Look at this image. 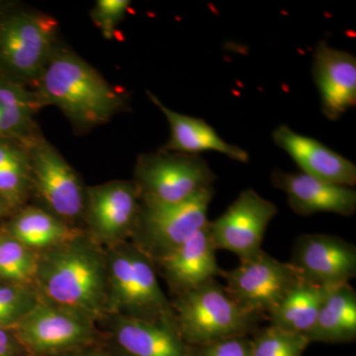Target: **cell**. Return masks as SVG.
Listing matches in <instances>:
<instances>
[{
	"mask_svg": "<svg viewBox=\"0 0 356 356\" xmlns=\"http://www.w3.org/2000/svg\"><path fill=\"white\" fill-rule=\"evenodd\" d=\"M129 0H98L91 11V19L107 39L114 37L115 29L127 13Z\"/></svg>",
	"mask_w": 356,
	"mask_h": 356,
	"instance_id": "cell-27",
	"label": "cell"
},
{
	"mask_svg": "<svg viewBox=\"0 0 356 356\" xmlns=\"http://www.w3.org/2000/svg\"><path fill=\"white\" fill-rule=\"evenodd\" d=\"M225 289L242 308L267 316L284 299L299 281V273L289 264L281 262L261 250L229 271H222Z\"/></svg>",
	"mask_w": 356,
	"mask_h": 356,
	"instance_id": "cell-10",
	"label": "cell"
},
{
	"mask_svg": "<svg viewBox=\"0 0 356 356\" xmlns=\"http://www.w3.org/2000/svg\"><path fill=\"white\" fill-rule=\"evenodd\" d=\"M42 105H55L79 128L105 123L124 106V98L76 54L54 49L37 79Z\"/></svg>",
	"mask_w": 356,
	"mask_h": 356,
	"instance_id": "cell-2",
	"label": "cell"
},
{
	"mask_svg": "<svg viewBox=\"0 0 356 356\" xmlns=\"http://www.w3.org/2000/svg\"><path fill=\"white\" fill-rule=\"evenodd\" d=\"M13 330L30 356H55L102 343L92 318L41 300Z\"/></svg>",
	"mask_w": 356,
	"mask_h": 356,
	"instance_id": "cell-7",
	"label": "cell"
},
{
	"mask_svg": "<svg viewBox=\"0 0 356 356\" xmlns=\"http://www.w3.org/2000/svg\"><path fill=\"white\" fill-rule=\"evenodd\" d=\"M135 178L140 202L172 205L213 187L217 175L199 154L161 153L140 156Z\"/></svg>",
	"mask_w": 356,
	"mask_h": 356,
	"instance_id": "cell-6",
	"label": "cell"
},
{
	"mask_svg": "<svg viewBox=\"0 0 356 356\" xmlns=\"http://www.w3.org/2000/svg\"><path fill=\"white\" fill-rule=\"evenodd\" d=\"M32 110L0 107V140L24 138L32 124Z\"/></svg>",
	"mask_w": 356,
	"mask_h": 356,
	"instance_id": "cell-28",
	"label": "cell"
},
{
	"mask_svg": "<svg viewBox=\"0 0 356 356\" xmlns=\"http://www.w3.org/2000/svg\"><path fill=\"white\" fill-rule=\"evenodd\" d=\"M84 229L103 248L130 240L140 207L139 187L135 181H112L86 191Z\"/></svg>",
	"mask_w": 356,
	"mask_h": 356,
	"instance_id": "cell-12",
	"label": "cell"
},
{
	"mask_svg": "<svg viewBox=\"0 0 356 356\" xmlns=\"http://www.w3.org/2000/svg\"><path fill=\"white\" fill-rule=\"evenodd\" d=\"M330 289L305 280L299 281L267 316L269 325L305 336L315 324Z\"/></svg>",
	"mask_w": 356,
	"mask_h": 356,
	"instance_id": "cell-22",
	"label": "cell"
},
{
	"mask_svg": "<svg viewBox=\"0 0 356 356\" xmlns=\"http://www.w3.org/2000/svg\"><path fill=\"white\" fill-rule=\"evenodd\" d=\"M310 341L305 336L269 325L250 336L252 356H303Z\"/></svg>",
	"mask_w": 356,
	"mask_h": 356,
	"instance_id": "cell-24",
	"label": "cell"
},
{
	"mask_svg": "<svg viewBox=\"0 0 356 356\" xmlns=\"http://www.w3.org/2000/svg\"><path fill=\"white\" fill-rule=\"evenodd\" d=\"M273 140L276 146L291 156L302 173L343 186L356 184L355 163L323 143L296 133L284 124L273 131Z\"/></svg>",
	"mask_w": 356,
	"mask_h": 356,
	"instance_id": "cell-18",
	"label": "cell"
},
{
	"mask_svg": "<svg viewBox=\"0 0 356 356\" xmlns=\"http://www.w3.org/2000/svg\"><path fill=\"white\" fill-rule=\"evenodd\" d=\"M4 210H6V204L2 202L1 200H0V212L3 213Z\"/></svg>",
	"mask_w": 356,
	"mask_h": 356,
	"instance_id": "cell-32",
	"label": "cell"
},
{
	"mask_svg": "<svg viewBox=\"0 0 356 356\" xmlns=\"http://www.w3.org/2000/svg\"><path fill=\"white\" fill-rule=\"evenodd\" d=\"M214 194V187H210L172 205L140 202L129 241L152 261L163 259L208 224V210Z\"/></svg>",
	"mask_w": 356,
	"mask_h": 356,
	"instance_id": "cell-5",
	"label": "cell"
},
{
	"mask_svg": "<svg viewBox=\"0 0 356 356\" xmlns=\"http://www.w3.org/2000/svg\"><path fill=\"white\" fill-rule=\"evenodd\" d=\"M58 22L41 13H14L0 17V70L17 81H37L54 51Z\"/></svg>",
	"mask_w": 356,
	"mask_h": 356,
	"instance_id": "cell-8",
	"label": "cell"
},
{
	"mask_svg": "<svg viewBox=\"0 0 356 356\" xmlns=\"http://www.w3.org/2000/svg\"><path fill=\"white\" fill-rule=\"evenodd\" d=\"M4 234H6V231H4V229H0V238H1L2 236H4Z\"/></svg>",
	"mask_w": 356,
	"mask_h": 356,
	"instance_id": "cell-33",
	"label": "cell"
},
{
	"mask_svg": "<svg viewBox=\"0 0 356 356\" xmlns=\"http://www.w3.org/2000/svg\"><path fill=\"white\" fill-rule=\"evenodd\" d=\"M105 248L107 317L156 322L175 317L170 299L159 286L154 262L130 241Z\"/></svg>",
	"mask_w": 356,
	"mask_h": 356,
	"instance_id": "cell-3",
	"label": "cell"
},
{
	"mask_svg": "<svg viewBox=\"0 0 356 356\" xmlns=\"http://www.w3.org/2000/svg\"><path fill=\"white\" fill-rule=\"evenodd\" d=\"M289 264L302 280L325 288L339 286L356 276V247L341 236L304 234L293 245Z\"/></svg>",
	"mask_w": 356,
	"mask_h": 356,
	"instance_id": "cell-14",
	"label": "cell"
},
{
	"mask_svg": "<svg viewBox=\"0 0 356 356\" xmlns=\"http://www.w3.org/2000/svg\"><path fill=\"white\" fill-rule=\"evenodd\" d=\"M305 337L310 343H348L355 341L356 292L350 283L329 290L317 320Z\"/></svg>",
	"mask_w": 356,
	"mask_h": 356,
	"instance_id": "cell-20",
	"label": "cell"
},
{
	"mask_svg": "<svg viewBox=\"0 0 356 356\" xmlns=\"http://www.w3.org/2000/svg\"><path fill=\"white\" fill-rule=\"evenodd\" d=\"M2 214H3V213L0 212V216H1Z\"/></svg>",
	"mask_w": 356,
	"mask_h": 356,
	"instance_id": "cell-35",
	"label": "cell"
},
{
	"mask_svg": "<svg viewBox=\"0 0 356 356\" xmlns=\"http://www.w3.org/2000/svg\"><path fill=\"white\" fill-rule=\"evenodd\" d=\"M4 231L7 235L37 252L70 242L86 232L79 227L62 221L49 211L34 206L21 210Z\"/></svg>",
	"mask_w": 356,
	"mask_h": 356,
	"instance_id": "cell-21",
	"label": "cell"
},
{
	"mask_svg": "<svg viewBox=\"0 0 356 356\" xmlns=\"http://www.w3.org/2000/svg\"><path fill=\"white\" fill-rule=\"evenodd\" d=\"M0 356H30L13 327L0 325Z\"/></svg>",
	"mask_w": 356,
	"mask_h": 356,
	"instance_id": "cell-30",
	"label": "cell"
},
{
	"mask_svg": "<svg viewBox=\"0 0 356 356\" xmlns=\"http://www.w3.org/2000/svg\"><path fill=\"white\" fill-rule=\"evenodd\" d=\"M312 74L320 93L322 112L336 121L356 105V58L325 41L316 47Z\"/></svg>",
	"mask_w": 356,
	"mask_h": 356,
	"instance_id": "cell-16",
	"label": "cell"
},
{
	"mask_svg": "<svg viewBox=\"0 0 356 356\" xmlns=\"http://www.w3.org/2000/svg\"><path fill=\"white\" fill-rule=\"evenodd\" d=\"M102 343L114 356H193L175 318L156 322L108 316L98 323Z\"/></svg>",
	"mask_w": 356,
	"mask_h": 356,
	"instance_id": "cell-13",
	"label": "cell"
},
{
	"mask_svg": "<svg viewBox=\"0 0 356 356\" xmlns=\"http://www.w3.org/2000/svg\"><path fill=\"white\" fill-rule=\"evenodd\" d=\"M38 301L34 287L0 281V325L13 327Z\"/></svg>",
	"mask_w": 356,
	"mask_h": 356,
	"instance_id": "cell-25",
	"label": "cell"
},
{
	"mask_svg": "<svg viewBox=\"0 0 356 356\" xmlns=\"http://www.w3.org/2000/svg\"><path fill=\"white\" fill-rule=\"evenodd\" d=\"M38 259L39 252L25 247L6 232L0 238V281L33 286Z\"/></svg>",
	"mask_w": 356,
	"mask_h": 356,
	"instance_id": "cell-23",
	"label": "cell"
},
{
	"mask_svg": "<svg viewBox=\"0 0 356 356\" xmlns=\"http://www.w3.org/2000/svg\"><path fill=\"white\" fill-rule=\"evenodd\" d=\"M33 286L41 301L83 314L98 324L107 317L105 248L84 232L39 252Z\"/></svg>",
	"mask_w": 356,
	"mask_h": 356,
	"instance_id": "cell-1",
	"label": "cell"
},
{
	"mask_svg": "<svg viewBox=\"0 0 356 356\" xmlns=\"http://www.w3.org/2000/svg\"><path fill=\"white\" fill-rule=\"evenodd\" d=\"M2 6H4L3 2L0 1V8H1Z\"/></svg>",
	"mask_w": 356,
	"mask_h": 356,
	"instance_id": "cell-34",
	"label": "cell"
},
{
	"mask_svg": "<svg viewBox=\"0 0 356 356\" xmlns=\"http://www.w3.org/2000/svg\"><path fill=\"white\" fill-rule=\"evenodd\" d=\"M151 102L159 107L170 124V137L163 149L175 153L199 154L201 152H218L234 161L248 163V154L235 145L222 139L216 130L205 120L187 116L168 108L156 95L147 91Z\"/></svg>",
	"mask_w": 356,
	"mask_h": 356,
	"instance_id": "cell-19",
	"label": "cell"
},
{
	"mask_svg": "<svg viewBox=\"0 0 356 356\" xmlns=\"http://www.w3.org/2000/svg\"><path fill=\"white\" fill-rule=\"evenodd\" d=\"M209 222L170 254L153 261L156 274L165 280L172 298L221 276Z\"/></svg>",
	"mask_w": 356,
	"mask_h": 356,
	"instance_id": "cell-15",
	"label": "cell"
},
{
	"mask_svg": "<svg viewBox=\"0 0 356 356\" xmlns=\"http://www.w3.org/2000/svg\"><path fill=\"white\" fill-rule=\"evenodd\" d=\"M271 184L287 196L288 205L299 216L334 213L350 217L356 211V191L353 187L331 184L305 173L274 170Z\"/></svg>",
	"mask_w": 356,
	"mask_h": 356,
	"instance_id": "cell-17",
	"label": "cell"
},
{
	"mask_svg": "<svg viewBox=\"0 0 356 356\" xmlns=\"http://www.w3.org/2000/svg\"><path fill=\"white\" fill-rule=\"evenodd\" d=\"M170 304L178 331L191 346L252 336L266 320L238 305L216 280L170 299Z\"/></svg>",
	"mask_w": 356,
	"mask_h": 356,
	"instance_id": "cell-4",
	"label": "cell"
},
{
	"mask_svg": "<svg viewBox=\"0 0 356 356\" xmlns=\"http://www.w3.org/2000/svg\"><path fill=\"white\" fill-rule=\"evenodd\" d=\"M31 187L47 211L67 224L76 226L86 210V191L72 166L47 140L28 143Z\"/></svg>",
	"mask_w": 356,
	"mask_h": 356,
	"instance_id": "cell-9",
	"label": "cell"
},
{
	"mask_svg": "<svg viewBox=\"0 0 356 356\" xmlns=\"http://www.w3.org/2000/svg\"><path fill=\"white\" fill-rule=\"evenodd\" d=\"M31 187L28 156L0 168V200L6 205L17 206L25 200Z\"/></svg>",
	"mask_w": 356,
	"mask_h": 356,
	"instance_id": "cell-26",
	"label": "cell"
},
{
	"mask_svg": "<svg viewBox=\"0 0 356 356\" xmlns=\"http://www.w3.org/2000/svg\"><path fill=\"white\" fill-rule=\"evenodd\" d=\"M193 356H252L250 336L235 337L192 346Z\"/></svg>",
	"mask_w": 356,
	"mask_h": 356,
	"instance_id": "cell-29",
	"label": "cell"
},
{
	"mask_svg": "<svg viewBox=\"0 0 356 356\" xmlns=\"http://www.w3.org/2000/svg\"><path fill=\"white\" fill-rule=\"evenodd\" d=\"M55 356H114L102 343L91 344Z\"/></svg>",
	"mask_w": 356,
	"mask_h": 356,
	"instance_id": "cell-31",
	"label": "cell"
},
{
	"mask_svg": "<svg viewBox=\"0 0 356 356\" xmlns=\"http://www.w3.org/2000/svg\"><path fill=\"white\" fill-rule=\"evenodd\" d=\"M277 212L275 204L254 189H245L221 216L209 221L215 248L233 252L240 261L252 259L264 250L267 227Z\"/></svg>",
	"mask_w": 356,
	"mask_h": 356,
	"instance_id": "cell-11",
	"label": "cell"
}]
</instances>
